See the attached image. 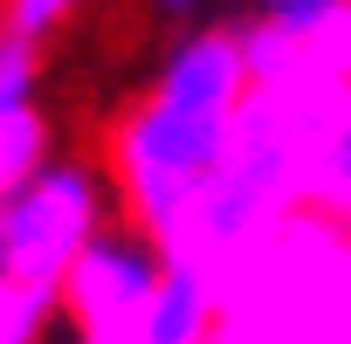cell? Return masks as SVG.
Masks as SVG:
<instances>
[{
  "label": "cell",
  "instance_id": "cell-3",
  "mask_svg": "<svg viewBox=\"0 0 351 344\" xmlns=\"http://www.w3.org/2000/svg\"><path fill=\"white\" fill-rule=\"evenodd\" d=\"M110 180L90 158H49L35 180L0 193V269L28 289L62 296L76 255L110 228Z\"/></svg>",
  "mask_w": 351,
  "mask_h": 344
},
{
  "label": "cell",
  "instance_id": "cell-5",
  "mask_svg": "<svg viewBox=\"0 0 351 344\" xmlns=\"http://www.w3.org/2000/svg\"><path fill=\"white\" fill-rule=\"evenodd\" d=\"M241 49L255 83H282V90H330L351 83V0L317 21H241Z\"/></svg>",
  "mask_w": 351,
  "mask_h": 344
},
{
  "label": "cell",
  "instance_id": "cell-13",
  "mask_svg": "<svg viewBox=\"0 0 351 344\" xmlns=\"http://www.w3.org/2000/svg\"><path fill=\"white\" fill-rule=\"evenodd\" d=\"M145 8H152V14H165V21H180V28H186V21H193V14L207 8V0H145Z\"/></svg>",
  "mask_w": 351,
  "mask_h": 344
},
{
  "label": "cell",
  "instance_id": "cell-12",
  "mask_svg": "<svg viewBox=\"0 0 351 344\" xmlns=\"http://www.w3.org/2000/svg\"><path fill=\"white\" fill-rule=\"evenodd\" d=\"M330 8H344V0H255V14H269V21H317Z\"/></svg>",
  "mask_w": 351,
  "mask_h": 344
},
{
  "label": "cell",
  "instance_id": "cell-6",
  "mask_svg": "<svg viewBox=\"0 0 351 344\" xmlns=\"http://www.w3.org/2000/svg\"><path fill=\"white\" fill-rule=\"evenodd\" d=\"M214 337H221V282L186 262H165L152 303L131 323V344H214Z\"/></svg>",
  "mask_w": 351,
  "mask_h": 344
},
{
  "label": "cell",
  "instance_id": "cell-14",
  "mask_svg": "<svg viewBox=\"0 0 351 344\" xmlns=\"http://www.w3.org/2000/svg\"><path fill=\"white\" fill-rule=\"evenodd\" d=\"M344 234H351V228H344Z\"/></svg>",
  "mask_w": 351,
  "mask_h": 344
},
{
  "label": "cell",
  "instance_id": "cell-1",
  "mask_svg": "<svg viewBox=\"0 0 351 344\" xmlns=\"http://www.w3.org/2000/svg\"><path fill=\"white\" fill-rule=\"evenodd\" d=\"M255 90L241 28L228 21H186L165 42L152 83L124 103V117L104 138V180L124 221L152 241H165L186 221V207L207 193L234 145V117Z\"/></svg>",
  "mask_w": 351,
  "mask_h": 344
},
{
  "label": "cell",
  "instance_id": "cell-10",
  "mask_svg": "<svg viewBox=\"0 0 351 344\" xmlns=\"http://www.w3.org/2000/svg\"><path fill=\"white\" fill-rule=\"evenodd\" d=\"M42 103V49L21 35H0V110Z\"/></svg>",
  "mask_w": 351,
  "mask_h": 344
},
{
  "label": "cell",
  "instance_id": "cell-7",
  "mask_svg": "<svg viewBox=\"0 0 351 344\" xmlns=\"http://www.w3.org/2000/svg\"><path fill=\"white\" fill-rule=\"evenodd\" d=\"M310 214L351 228V83H330L317 97V124H310Z\"/></svg>",
  "mask_w": 351,
  "mask_h": 344
},
{
  "label": "cell",
  "instance_id": "cell-2",
  "mask_svg": "<svg viewBox=\"0 0 351 344\" xmlns=\"http://www.w3.org/2000/svg\"><path fill=\"white\" fill-rule=\"evenodd\" d=\"M317 97L324 90H282V83H255L248 90L221 172L186 207V221L158 241L165 262H186V269L228 282L296 214H310V124H317Z\"/></svg>",
  "mask_w": 351,
  "mask_h": 344
},
{
  "label": "cell",
  "instance_id": "cell-9",
  "mask_svg": "<svg viewBox=\"0 0 351 344\" xmlns=\"http://www.w3.org/2000/svg\"><path fill=\"white\" fill-rule=\"evenodd\" d=\"M56 317H62V303L49 289H28L0 269V344H49Z\"/></svg>",
  "mask_w": 351,
  "mask_h": 344
},
{
  "label": "cell",
  "instance_id": "cell-8",
  "mask_svg": "<svg viewBox=\"0 0 351 344\" xmlns=\"http://www.w3.org/2000/svg\"><path fill=\"white\" fill-rule=\"evenodd\" d=\"M49 158H56V138H49L42 103H28V110H0V193H14L21 180H35Z\"/></svg>",
  "mask_w": 351,
  "mask_h": 344
},
{
  "label": "cell",
  "instance_id": "cell-11",
  "mask_svg": "<svg viewBox=\"0 0 351 344\" xmlns=\"http://www.w3.org/2000/svg\"><path fill=\"white\" fill-rule=\"evenodd\" d=\"M83 0H0V35H21V42H56L69 21H76Z\"/></svg>",
  "mask_w": 351,
  "mask_h": 344
},
{
  "label": "cell",
  "instance_id": "cell-4",
  "mask_svg": "<svg viewBox=\"0 0 351 344\" xmlns=\"http://www.w3.org/2000/svg\"><path fill=\"white\" fill-rule=\"evenodd\" d=\"M158 275H165V248L152 234H138L131 221H110L76 255V269L62 275V296L56 303L76 323V337H117V330L138 323V310L152 303Z\"/></svg>",
  "mask_w": 351,
  "mask_h": 344
}]
</instances>
